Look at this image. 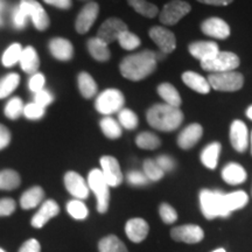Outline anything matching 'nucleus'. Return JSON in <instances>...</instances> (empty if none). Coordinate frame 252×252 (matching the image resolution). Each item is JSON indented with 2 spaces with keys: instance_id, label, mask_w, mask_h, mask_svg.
<instances>
[{
  "instance_id": "f257e3e1",
  "label": "nucleus",
  "mask_w": 252,
  "mask_h": 252,
  "mask_svg": "<svg viewBox=\"0 0 252 252\" xmlns=\"http://www.w3.org/2000/svg\"><path fill=\"white\" fill-rule=\"evenodd\" d=\"M157 64L156 53L146 49L123 59L119 64V70L126 80L139 82L152 75L156 71Z\"/></svg>"
},
{
  "instance_id": "f03ea898",
  "label": "nucleus",
  "mask_w": 252,
  "mask_h": 252,
  "mask_svg": "<svg viewBox=\"0 0 252 252\" xmlns=\"http://www.w3.org/2000/svg\"><path fill=\"white\" fill-rule=\"evenodd\" d=\"M184 113L179 108L160 103L151 106L146 113L147 123L156 130L172 132L180 127L184 122Z\"/></svg>"
},
{
  "instance_id": "7ed1b4c3",
  "label": "nucleus",
  "mask_w": 252,
  "mask_h": 252,
  "mask_svg": "<svg viewBox=\"0 0 252 252\" xmlns=\"http://www.w3.org/2000/svg\"><path fill=\"white\" fill-rule=\"evenodd\" d=\"M200 207L203 216L208 220L230 216L225 206V194L220 190L202 189L200 191Z\"/></svg>"
},
{
  "instance_id": "20e7f679",
  "label": "nucleus",
  "mask_w": 252,
  "mask_h": 252,
  "mask_svg": "<svg viewBox=\"0 0 252 252\" xmlns=\"http://www.w3.org/2000/svg\"><path fill=\"white\" fill-rule=\"evenodd\" d=\"M88 187L94 191L97 198V210L99 214H105L110 204V187L106 184L102 171L98 168L91 169L88 175Z\"/></svg>"
},
{
  "instance_id": "39448f33",
  "label": "nucleus",
  "mask_w": 252,
  "mask_h": 252,
  "mask_svg": "<svg viewBox=\"0 0 252 252\" xmlns=\"http://www.w3.org/2000/svg\"><path fill=\"white\" fill-rule=\"evenodd\" d=\"M210 88L216 91H223V93H235L241 90L244 86V77L238 71H225L217 72V74H210L208 76Z\"/></svg>"
},
{
  "instance_id": "423d86ee",
  "label": "nucleus",
  "mask_w": 252,
  "mask_h": 252,
  "mask_svg": "<svg viewBox=\"0 0 252 252\" xmlns=\"http://www.w3.org/2000/svg\"><path fill=\"white\" fill-rule=\"evenodd\" d=\"M125 97L121 90L106 89L98 94L94 102V108L104 116L119 112L124 108Z\"/></svg>"
},
{
  "instance_id": "0eeeda50",
  "label": "nucleus",
  "mask_w": 252,
  "mask_h": 252,
  "mask_svg": "<svg viewBox=\"0 0 252 252\" xmlns=\"http://www.w3.org/2000/svg\"><path fill=\"white\" fill-rule=\"evenodd\" d=\"M241 64V60L232 52H220L214 58L201 62L203 70L210 71L212 74L225 71H234Z\"/></svg>"
},
{
  "instance_id": "6e6552de",
  "label": "nucleus",
  "mask_w": 252,
  "mask_h": 252,
  "mask_svg": "<svg viewBox=\"0 0 252 252\" xmlns=\"http://www.w3.org/2000/svg\"><path fill=\"white\" fill-rule=\"evenodd\" d=\"M191 11V6L184 0H172L163 6L159 14L160 23L167 26H174Z\"/></svg>"
},
{
  "instance_id": "1a4fd4ad",
  "label": "nucleus",
  "mask_w": 252,
  "mask_h": 252,
  "mask_svg": "<svg viewBox=\"0 0 252 252\" xmlns=\"http://www.w3.org/2000/svg\"><path fill=\"white\" fill-rule=\"evenodd\" d=\"M18 7L26 15L27 19H32L34 27L37 31L43 32L49 27L50 20L48 14L36 0H21Z\"/></svg>"
},
{
  "instance_id": "9d476101",
  "label": "nucleus",
  "mask_w": 252,
  "mask_h": 252,
  "mask_svg": "<svg viewBox=\"0 0 252 252\" xmlns=\"http://www.w3.org/2000/svg\"><path fill=\"white\" fill-rule=\"evenodd\" d=\"M100 171L109 187H118L123 182V173L118 160L115 157L104 156L100 158Z\"/></svg>"
},
{
  "instance_id": "9b49d317",
  "label": "nucleus",
  "mask_w": 252,
  "mask_h": 252,
  "mask_svg": "<svg viewBox=\"0 0 252 252\" xmlns=\"http://www.w3.org/2000/svg\"><path fill=\"white\" fill-rule=\"evenodd\" d=\"M128 31L127 25L118 18H109L102 24L97 32V37L105 43H111L118 40L122 33Z\"/></svg>"
},
{
  "instance_id": "f8f14e48",
  "label": "nucleus",
  "mask_w": 252,
  "mask_h": 252,
  "mask_svg": "<svg viewBox=\"0 0 252 252\" xmlns=\"http://www.w3.org/2000/svg\"><path fill=\"white\" fill-rule=\"evenodd\" d=\"M149 34L151 39L159 47L160 52L165 53L166 55L174 52L176 48V37L173 32L167 30L166 27L156 26L151 28Z\"/></svg>"
},
{
  "instance_id": "ddd939ff",
  "label": "nucleus",
  "mask_w": 252,
  "mask_h": 252,
  "mask_svg": "<svg viewBox=\"0 0 252 252\" xmlns=\"http://www.w3.org/2000/svg\"><path fill=\"white\" fill-rule=\"evenodd\" d=\"M99 13V5L94 1H89L87 5L83 6L78 13L76 21H75V28L77 33L86 34L90 31L93 25L96 21Z\"/></svg>"
},
{
  "instance_id": "4468645a",
  "label": "nucleus",
  "mask_w": 252,
  "mask_h": 252,
  "mask_svg": "<svg viewBox=\"0 0 252 252\" xmlns=\"http://www.w3.org/2000/svg\"><path fill=\"white\" fill-rule=\"evenodd\" d=\"M64 186L65 189L77 200H86L89 196L90 189L88 184L76 172H67L64 175Z\"/></svg>"
},
{
  "instance_id": "2eb2a0df",
  "label": "nucleus",
  "mask_w": 252,
  "mask_h": 252,
  "mask_svg": "<svg viewBox=\"0 0 252 252\" xmlns=\"http://www.w3.org/2000/svg\"><path fill=\"white\" fill-rule=\"evenodd\" d=\"M172 238L176 242H184L187 244H196L204 237V232L201 226L196 224H186L176 226L171 231Z\"/></svg>"
},
{
  "instance_id": "dca6fc26",
  "label": "nucleus",
  "mask_w": 252,
  "mask_h": 252,
  "mask_svg": "<svg viewBox=\"0 0 252 252\" xmlns=\"http://www.w3.org/2000/svg\"><path fill=\"white\" fill-rule=\"evenodd\" d=\"M201 31L207 36L214 37V39L225 40L230 36V27L226 21L220 18H208L201 24Z\"/></svg>"
},
{
  "instance_id": "f3484780",
  "label": "nucleus",
  "mask_w": 252,
  "mask_h": 252,
  "mask_svg": "<svg viewBox=\"0 0 252 252\" xmlns=\"http://www.w3.org/2000/svg\"><path fill=\"white\" fill-rule=\"evenodd\" d=\"M230 143L239 153L247 151L249 145L248 126L242 121H234L230 126Z\"/></svg>"
},
{
  "instance_id": "a211bd4d",
  "label": "nucleus",
  "mask_w": 252,
  "mask_h": 252,
  "mask_svg": "<svg viewBox=\"0 0 252 252\" xmlns=\"http://www.w3.org/2000/svg\"><path fill=\"white\" fill-rule=\"evenodd\" d=\"M190 55L200 62L212 59L220 52L219 45L214 41H195L188 46Z\"/></svg>"
},
{
  "instance_id": "6ab92c4d",
  "label": "nucleus",
  "mask_w": 252,
  "mask_h": 252,
  "mask_svg": "<svg viewBox=\"0 0 252 252\" xmlns=\"http://www.w3.org/2000/svg\"><path fill=\"white\" fill-rule=\"evenodd\" d=\"M203 135L202 126L197 123L186 126L178 137V145L182 150H190L201 140Z\"/></svg>"
},
{
  "instance_id": "aec40b11",
  "label": "nucleus",
  "mask_w": 252,
  "mask_h": 252,
  "mask_svg": "<svg viewBox=\"0 0 252 252\" xmlns=\"http://www.w3.org/2000/svg\"><path fill=\"white\" fill-rule=\"evenodd\" d=\"M59 213V204L56 203L54 200H47L41 204L40 209L37 210V213L33 216V219H32V225L36 229H41L42 226H45L47 224V222H48L49 220L58 216Z\"/></svg>"
},
{
  "instance_id": "412c9836",
  "label": "nucleus",
  "mask_w": 252,
  "mask_h": 252,
  "mask_svg": "<svg viewBox=\"0 0 252 252\" xmlns=\"http://www.w3.org/2000/svg\"><path fill=\"white\" fill-rule=\"evenodd\" d=\"M48 48L50 54L59 61H70L74 56V47H72L71 42L67 39H63V37H54V39L50 40Z\"/></svg>"
},
{
  "instance_id": "4be33fe9",
  "label": "nucleus",
  "mask_w": 252,
  "mask_h": 252,
  "mask_svg": "<svg viewBox=\"0 0 252 252\" xmlns=\"http://www.w3.org/2000/svg\"><path fill=\"white\" fill-rule=\"evenodd\" d=\"M150 231L149 223L143 219H131L126 222L125 232L133 243H140L147 237Z\"/></svg>"
},
{
  "instance_id": "5701e85b",
  "label": "nucleus",
  "mask_w": 252,
  "mask_h": 252,
  "mask_svg": "<svg viewBox=\"0 0 252 252\" xmlns=\"http://www.w3.org/2000/svg\"><path fill=\"white\" fill-rule=\"evenodd\" d=\"M182 82H184L188 88H190L191 90H194L195 93L198 94H207L210 93V89H212L207 78L195 71H185L184 74H182Z\"/></svg>"
},
{
  "instance_id": "b1692460",
  "label": "nucleus",
  "mask_w": 252,
  "mask_h": 252,
  "mask_svg": "<svg viewBox=\"0 0 252 252\" xmlns=\"http://www.w3.org/2000/svg\"><path fill=\"white\" fill-rule=\"evenodd\" d=\"M247 176L244 167L237 162H230L222 169V179L226 184L232 186L243 184L247 180Z\"/></svg>"
},
{
  "instance_id": "393cba45",
  "label": "nucleus",
  "mask_w": 252,
  "mask_h": 252,
  "mask_svg": "<svg viewBox=\"0 0 252 252\" xmlns=\"http://www.w3.org/2000/svg\"><path fill=\"white\" fill-rule=\"evenodd\" d=\"M19 63H20L21 69L25 72H27V74H35L40 68V59L36 50L31 46L24 48Z\"/></svg>"
},
{
  "instance_id": "a878e982",
  "label": "nucleus",
  "mask_w": 252,
  "mask_h": 252,
  "mask_svg": "<svg viewBox=\"0 0 252 252\" xmlns=\"http://www.w3.org/2000/svg\"><path fill=\"white\" fill-rule=\"evenodd\" d=\"M88 50L93 59L98 62H106L111 58V52L109 49V45L102 41L98 37H91L87 43Z\"/></svg>"
},
{
  "instance_id": "bb28decb",
  "label": "nucleus",
  "mask_w": 252,
  "mask_h": 252,
  "mask_svg": "<svg viewBox=\"0 0 252 252\" xmlns=\"http://www.w3.org/2000/svg\"><path fill=\"white\" fill-rule=\"evenodd\" d=\"M43 197H45V191H43V189L41 188L40 186H34V187L30 188L21 195L20 206L25 210L33 209V208L37 207L41 202H42Z\"/></svg>"
},
{
  "instance_id": "cd10ccee",
  "label": "nucleus",
  "mask_w": 252,
  "mask_h": 252,
  "mask_svg": "<svg viewBox=\"0 0 252 252\" xmlns=\"http://www.w3.org/2000/svg\"><path fill=\"white\" fill-rule=\"evenodd\" d=\"M157 90H158V94L165 100V104H168V105L180 109L182 104L181 96L173 84L165 82V83L159 84Z\"/></svg>"
},
{
  "instance_id": "c85d7f7f",
  "label": "nucleus",
  "mask_w": 252,
  "mask_h": 252,
  "mask_svg": "<svg viewBox=\"0 0 252 252\" xmlns=\"http://www.w3.org/2000/svg\"><path fill=\"white\" fill-rule=\"evenodd\" d=\"M220 150H222V145L217 143V141L209 144L208 146L204 147L200 156L201 162L203 163V166L209 169H215L217 167V163H219Z\"/></svg>"
},
{
  "instance_id": "c756f323",
  "label": "nucleus",
  "mask_w": 252,
  "mask_h": 252,
  "mask_svg": "<svg viewBox=\"0 0 252 252\" xmlns=\"http://www.w3.org/2000/svg\"><path fill=\"white\" fill-rule=\"evenodd\" d=\"M77 84H78V89H80V93L84 98L90 99L96 96L98 87H97L96 81H94L93 76H91L90 74H88L87 71H82L78 74Z\"/></svg>"
},
{
  "instance_id": "7c9ffc66",
  "label": "nucleus",
  "mask_w": 252,
  "mask_h": 252,
  "mask_svg": "<svg viewBox=\"0 0 252 252\" xmlns=\"http://www.w3.org/2000/svg\"><path fill=\"white\" fill-rule=\"evenodd\" d=\"M100 130L104 133L105 137H108L109 139H118L122 137L123 128L118 121H116L115 118L106 116V117L102 118V121L99 123Z\"/></svg>"
},
{
  "instance_id": "2f4dec72",
  "label": "nucleus",
  "mask_w": 252,
  "mask_h": 252,
  "mask_svg": "<svg viewBox=\"0 0 252 252\" xmlns=\"http://www.w3.org/2000/svg\"><path fill=\"white\" fill-rule=\"evenodd\" d=\"M249 202L248 194L243 190L232 191V193L225 194V206L229 213L231 214L235 210L242 209L247 206Z\"/></svg>"
},
{
  "instance_id": "473e14b6",
  "label": "nucleus",
  "mask_w": 252,
  "mask_h": 252,
  "mask_svg": "<svg viewBox=\"0 0 252 252\" xmlns=\"http://www.w3.org/2000/svg\"><path fill=\"white\" fill-rule=\"evenodd\" d=\"M127 2L137 13L141 14L143 17L153 19L159 14L158 6L149 2L147 0H127Z\"/></svg>"
},
{
  "instance_id": "72a5a7b5",
  "label": "nucleus",
  "mask_w": 252,
  "mask_h": 252,
  "mask_svg": "<svg viewBox=\"0 0 252 252\" xmlns=\"http://www.w3.org/2000/svg\"><path fill=\"white\" fill-rule=\"evenodd\" d=\"M98 250L99 252H128L126 245L115 235H109L100 239Z\"/></svg>"
},
{
  "instance_id": "f704fd0d",
  "label": "nucleus",
  "mask_w": 252,
  "mask_h": 252,
  "mask_svg": "<svg viewBox=\"0 0 252 252\" xmlns=\"http://www.w3.org/2000/svg\"><path fill=\"white\" fill-rule=\"evenodd\" d=\"M20 175L13 169H4L0 172V189L1 190H13L20 186Z\"/></svg>"
},
{
  "instance_id": "c9c22d12",
  "label": "nucleus",
  "mask_w": 252,
  "mask_h": 252,
  "mask_svg": "<svg viewBox=\"0 0 252 252\" xmlns=\"http://www.w3.org/2000/svg\"><path fill=\"white\" fill-rule=\"evenodd\" d=\"M135 144L141 150H157L161 145V140L159 139L157 134L152 132H141L135 138Z\"/></svg>"
},
{
  "instance_id": "e433bc0d",
  "label": "nucleus",
  "mask_w": 252,
  "mask_h": 252,
  "mask_svg": "<svg viewBox=\"0 0 252 252\" xmlns=\"http://www.w3.org/2000/svg\"><path fill=\"white\" fill-rule=\"evenodd\" d=\"M20 83V76L15 72L6 75L0 80V99L6 98L17 89Z\"/></svg>"
},
{
  "instance_id": "4c0bfd02",
  "label": "nucleus",
  "mask_w": 252,
  "mask_h": 252,
  "mask_svg": "<svg viewBox=\"0 0 252 252\" xmlns=\"http://www.w3.org/2000/svg\"><path fill=\"white\" fill-rule=\"evenodd\" d=\"M118 123L121 124L122 127L126 128V130H134L139 124V118H138L137 113L132 111V110L123 108L118 112Z\"/></svg>"
},
{
  "instance_id": "58836bf2",
  "label": "nucleus",
  "mask_w": 252,
  "mask_h": 252,
  "mask_svg": "<svg viewBox=\"0 0 252 252\" xmlns=\"http://www.w3.org/2000/svg\"><path fill=\"white\" fill-rule=\"evenodd\" d=\"M67 212L72 219L80 220H86L89 215V210H88L86 204L83 201L77 200V198H74L67 203Z\"/></svg>"
},
{
  "instance_id": "ea45409f",
  "label": "nucleus",
  "mask_w": 252,
  "mask_h": 252,
  "mask_svg": "<svg viewBox=\"0 0 252 252\" xmlns=\"http://www.w3.org/2000/svg\"><path fill=\"white\" fill-rule=\"evenodd\" d=\"M23 47H21L20 43H13L8 47L7 49L4 52V55H2V64L5 67H13L14 64H17L20 60L21 53H23Z\"/></svg>"
},
{
  "instance_id": "a19ab883",
  "label": "nucleus",
  "mask_w": 252,
  "mask_h": 252,
  "mask_svg": "<svg viewBox=\"0 0 252 252\" xmlns=\"http://www.w3.org/2000/svg\"><path fill=\"white\" fill-rule=\"evenodd\" d=\"M144 168V174L149 179V181H159L161 180L165 175V172L160 168L156 160L153 159H146L144 161L143 165Z\"/></svg>"
},
{
  "instance_id": "79ce46f5",
  "label": "nucleus",
  "mask_w": 252,
  "mask_h": 252,
  "mask_svg": "<svg viewBox=\"0 0 252 252\" xmlns=\"http://www.w3.org/2000/svg\"><path fill=\"white\" fill-rule=\"evenodd\" d=\"M117 41L123 49L128 50V52L137 49L141 43L139 36L135 35L134 33H132L130 31H126L124 33H122Z\"/></svg>"
},
{
  "instance_id": "37998d69",
  "label": "nucleus",
  "mask_w": 252,
  "mask_h": 252,
  "mask_svg": "<svg viewBox=\"0 0 252 252\" xmlns=\"http://www.w3.org/2000/svg\"><path fill=\"white\" fill-rule=\"evenodd\" d=\"M24 106L23 99L19 98V97H13L6 104L5 116L9 119H17L24 112Z\"/></svg>"
},
{
  "instance_id": "c03bdc74",
  "label": "nucleus",
  "mask_w": 252,
  "mask_h": 252,
  "mask_svg": "<svg viewBox=\"0 0 252 252\" xmlns=\"http://www.w3.org/2000/svg\"><path fill=\"white\" fill-rule=\"evenodd\" d=\"M23 113L27 119H31V121H37V119H41L43 116H45L46 108L40 106L39 104L33 102L24 106Z\"/></svg>"
},
{
  "instance_id": "a18cd8bd",
  "label": "nucleus",
  "mask_w": 252,
  "mask_h": 252,
  "mask_svg": "<svg viewBox=\"0 0 252 252\" xmlns=\"http://www.w3.org/2000/svg\"><path fill=\"white\" fill-rule=\"evenodd\" d=\"M159 215L161 217V220L166 224H171L174 223L178 220V213L173 208L171 204L168 203H161L159 207Z\"/></svg>"
},
{
  "instance_id": "49530a36",
  "label": "nucleus",
  "mask_w": 252,
  "mask_h": 252,
  "mask_svg": "<svg viewBox=\"0 0 252 252\" xmlns=\"http://www.w3.org/2000/svg\"><path fill=\"white\" fill-rule=\"evenodd\" d=\"M45 84H46L45 75L41 74V72H35V74H33V76L30 78V82H28L30 90L34 94L39 93L40 90L45 89Z\"/></svg>"
},
{
  "instance_id": "de8ad7c7",
  "label": "nucleus",
  "mask_w": 252,
  "mask_h": 252,
  "mask_svg": "<svg viewBox=\"0 0 252 252\" xmlns=\"http://www.w3.org/2000/svg\"><path fill=\"white\" fill-rule=\"evenodd\" d=\"M53 100H54L53 94L46 89H42L39 93L34 94V103L39 104L40 106H43V108H46L49 104H52Z\"/></svg>"
},
{
  "instance_id": "09e8293b",
  "label": "nucleus",
  "mask_w": 252,
  "mask_h": 252,
  "mask_svg": "<svg viewBox=\"0 0 252 252\" xmlns=\"http://www.w3.org/2000/svg\"><path fill=\"white\" fill-rule=\"evenodd\" d=\"M127 181L128 184L131 186H137V187H139V186H145L149 184V179L145 176V174L143 172H139V171H131L128 172L127 174Z\"/></svg>"
},
{
  "instance_id": "8fccbe9b",
  "label": "nucleus",
  "mask_w": 252,
  "mask_h": 252,
  "mask_svg": "<svg viewBox=\"0 0 252 252\" xmlns=\"http://www.w3.org/2000/svg\"><path fill=\"white\" fill-rule=\"evenodd\" d=\"M156 161L158 165H159L160 168L162 169L163 172H172L173 169L175 168L176 163H175V160L173 159L172 157L169 156H166V154H163V156H159L156 159Z\"/></svg>"
},
{
  "instance_id": "3c124183",
  "label": "nucleus",
  "mask_w": 252,
  "mask_h": 252,
  "mask_svg": "<svg viewBox=\"0 0 252 252\" xmlns=\"http://www.w3.org/2000/svg\"><path fill=\"white\" fill-rule=\"evenodd\" d=\"M17 203L12 198H1L0 200V217L9 216L14 213Z\"/></svg>"
},
{
  "instance_id": "603ef678",
  "label": "nucleus",
  "mask_w": 252,
  "mask_h": 252,
  "mask_svg": "<svg viewBox=\"0 0 252 252\" xmlns=\"http://www.w3.org/2000/svg\"><path fill=\"white\" fill-rule=\"evenodd\" d=\"M26 24L27 17L20 11V8L17 7L13 11V26L17 30H23V28L26 27Z\"/></svg>"
},
{
  "instance_id": "864d4df0",
  "label": "nucleus",
  "mask_w": 252,
  "mask_h": 252,
  "mask_svg": "<svg viewBox=\"0 0 252 252\" xmlns=\"http://www.w3.org/2000/svg\"><path fill=\"white\" fill-rule=\"evenodd\" d=\"M19 252H41V245L36 239H28V241L21 245V248L19 249Z\"/></svg>"
},
{
  "instance_id": "5fc2aeb1",
  "label": "nucleus",
  "mask_w": 252,
  "mask_h": 252,
  "mask_svg": "<svg viewBox=\"0 0 252 252\" xmlns=\"http://www.w3.org/2000/svg\"><path fill=\"white\" fill-rule=\"evenodd\" d=\"M11 143V132L5 125L0 124V150H4Z\"/></svg>"
},
{
  "instance_id": "6e6d98bb",
  "label": "nucleus",
  "mask_w": 252,
  "mask_h": 252,
  "mask_svg": "<svg viewBox=\"0 0 252 252\" xmlns=\"http://www.w3.org/2000/svg\"><path fill=\"white\" fill-rule=\"evenodd\" d=\"M46 4L54 6V7L61 9H69L71 7L72 1L71 0H43Z\"/></svg>"
},
{
  "instance_id": "4d7b16f0",
  "label": "nucleus",
  "mask_w": 252,
  "mask_h": 252,
  "mask_svg": "<svg viewBox=\"0 0 252 252\" xmlns=\"http://www.w3.org/2000/svg\"><path fill=\"white\" fill-rule=\"evenodd\" d=\"M198 2L201 4H206V5H213V6H226L229 4H231L234 0H197Z\"/></svg>"
},
{
  "instance_id": "13d9d810",
  "label": "nucleus",
  "mask_w": 252,
  "mask_h": 252,
  "mask_svg": "<svg viewBox=\"0 0 252 252\" xmlns=\"http://www.w3.org/2000/svg\"><path fill=\"white\" fill-rule=\"evenodd\" d=\"M4 9H5L4 0H0V27L4 25Z\"/></svg>"
},
{
  "instance_id": "bf43d9fd",
  "label": "nucleus",
  "mask_w": 252,
  "mask_h": 252,
  "mask_svg": "<svg viewBox=\"0 0 252 252\" xmlns=\"http://www.w3.org/2000/svg\"><path fill=\"white\" fill-rule=\"evenodd\" d=\"M247 116H248V118H250L252 121V105H250L247 109Z\"/></svg>"
},
{
  "instance_id": "052dcab7",
  "label": "nucleus",
  "mask_w": 252,
  "mask_h": 252,
  "mask_svg": "<svg viewBox=\"0 0 252 252\" xmlns=\"http://www.w3.org/2000/svg\"><path fill=\"white\" fill-rule=\"evenodd\" d=\"M212 252H226V251L223 248H220V249H216V250H214Z\"/></svg>"
},
{
  "instance_id": "680f3d73",
  "label": "nucleus",
  "mask_w": 252,
  "mask_h": 252,
  "mask_svg": "<svg viewBox=\"0 0 252 252\" xmlns=\"http://www.w3.org/2000/svg\"><path fill=\"white\" fill-rule=\"evenodd\" d=\"M251 153H252V132H251Z\"/></svg>"
},
{
  "instance_id": "e2e57ef3",
  "label": "nucleus",
  "mask_w": 252,
  "mask_h": 252,
  "mask_svg": "<svg viewBox=\"0 0 252 252\" xmlns=\"http://www.w3.org/2000/svg\"><path fill=\"white\" fill-rule=\"evenodd\" d=\"M0 252H6V251L4 250V249H1V248H0Z\"/></svg>"
},
{
  "instance_id": "0e129e2a",
  "label": "nucleus",
  "mask_w": 252,
  "mask_h": 252,
  "mask_svg": "<svg viewBox=\"0 0 252 252\" xmlns=\"http://www.w3.org/2000/svg\"><path fill=\"white\" fill-rule=\"evenodd\" d=\"M82 1H90V0H82Z\"/></svg>"
}]
</instances>
